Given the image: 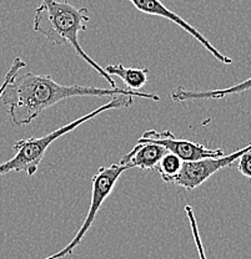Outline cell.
Listing matches in <instances>:
<instances>
[{"label":"cell","instance_id":"cell-1","mask_svg":"<svg viewBox=\"0 0 251 259\" xmlns=\"http://www.w3.org/2000/svg\"><path fill=\"white\" fill-rule=\"evenodd\" d=\"M133 96L145 100L159 101L156 94L133 91L129 89H99L83 85H61L49 75L25 72L15 76L9 82L2 95L3 106L8 107V115L15 126L29 125L39 117L44 110L54 106L63 100L74 96Z\"/></svg>","mask_w":251,"mask_h":259},{"label":"cell","instance_id":"cell-2","mask_svg":"<svg viewBox=\"0 0 251 259\" xmlns=\"http://www.w3.org/2000/svg\"><path fill=\"white\" fill-rule=\"evenodd\" d=\"M89 21L90 15L86 8H77L67 2L42 0L40 7L35 10L34 30L53 44L71 47L84 61L96 70L114 89L117 83L113 77L84 51L79 42V32L85 30Z\"/></svg>","mask_w":251,"mask_h":259},{"label":"cell","instance_id":"cell-3","mask_svg":"<svg viewBox=\"0 0 251 259\" xmlns=\"http://www.w3.org/2000/svg\"><path fill=\"white\" fill-rule=\"evenodd\" d=\"M134 97L133 96H125V95H118L113 96L112 100L106 104L101 105L96 110L91 111L90 113L82 116V117L77 118L73 122L67 123V125L61 126L55 131L50 132V134L45 135L43 137H30L28 140H20L14 145L15 155L10 160H8L4 163L0 164V176L9 172H25L28 176H34L38 171L40 162L44 158L47 150L54 141L61 137L63 135L69 134V132L74 131L75 128L79 127L80 125L89 120H93L95 116L99 113L107 111V110H117V109H128V107L133 106Z\"/></svg>","mask_w":251,"mask_h":259},{"label":"cell","instance_id":"cell-4","mask_svg":"<svg viewBox=\"0 0 251 259\" xmlns=\"http://www.w3.org/2000/svg\"><path fill=\"white\" fill-rule=\"evenodd\" d=\"M126 169L129 168L126 166H124V164L114 163L110 164V166L107 167H100V168L96 171V174L94 175L93 178H91L90 208H89L88 213H86V217L85 220H84L83 225L80 226L79 231L77 232V234H75V237L73 238V241L70 242L66 247H64L63 249L54 253L50 257L45 259H63L67 257V255L73 254L75 248L82 243L85 234L88 233L89 229L93 226L94 221H95L102 203H104V202L106 201L107 197L112 194L118 180Z\"/></svg>","mask_w":251,"mask_h":259},{"label":"cell","instance_id":"cell-5","mask_svg":"<svg viewBox=\"0 0 251 259\" xmlns=\"http://www.w3.org/2000/svg\"><path fill=\"white\" fill-rule=\"evenodd\" d=\"M250 150L251 144L247 145L246 147L235 151L230 155H224L221 157L185 161L183 162L182 169L179 171V174L167 178L166 182L180 186V187L185 188L188 191H193L195 188L200 187L202 183L206 182L210 177L214 176L220 169L231 166L235 161H239V158Z\"/></svg>","mask_w":251,"mask_h":259},{"label":"cell","instance_id":"cell-6","mask_svg":"<svg viewBox=\"0 0 251 259\" xmlns=\"http://www.w3.org/2000/svg\"><path fill=\"white\" fill-rule=\"evenodd\" d=\"M136 144H155L163 146L169 152L176 155L183 162L224 156L223 148L211 150V148H207L206 146L196 144V142L188 141V140H177L169 130H165V131H155V130L145 131L144 135L137 140Z\"/></svg>","mask_w":251,"mask_h":259},{"label":"cell","instance_id":"cell-7","mask_svg":"<svg viewBox=\"0 0 251 259\" xmlns=\"http://www.w3.org/2000/svg\"><path fill=\"white\" fill-rule=\"evenodd\" d=\"M129 2L134 5L135 9L144 13V14L159 16V18H164L166 19V20H170L174 24H176V25L180 26L183 30H185L188 34H190L191 36L195 37L202 47L206 49V50L209 51L217 60L220 61V63L225 65H230L233 63L231 58L221 54L214 45L210 44L209 40H207L200 31L196 30L193 25H190V24H189L185 19H183L182 16L177 15L176 13H174L172 10H170L169 8H166L160 0H129Z\"/></svg>","mask_w":251,"mask_h":259},{"label":"cell","instance_id":"cell-8","mask_svg":"<svg viewBox=\"0 0 251 259\" xmlns=\"http://www.w3.org/2000/svg\"><path fill=\"white\" fill-rule=\"evenodd\" d=\"M169 151L163 146L155 144H136L133 150L126 153L119 163L130 168L154 169L159 164L163 156Z\"/></svg>","mask_w":251,"mask_h":259},{"label":"cell","instance_id":"cell-9","mask_svg":"<svg viewBox=\"0 0 251 259\" xmlns=\"http://www.w3.org/2000/svg\"><path fill=\"white\" fill-rule=\"evenodd\" d=\"M251 89V77L250 79L242 81V82L236 83L229 89L224 90H212V91H190L185 90L183 86H179L171 93V99L174 101L183 102V101H191V100H206V99H223L228 95L233 94L244 93V91Z\"/></svg>","mask_w":251,"mask_h":259},{"label":"cell","instance_id":"cell-10","mask_svg":"<svg viewBox=\"0 0 251 259\" xmlns=\"http://www.w3.org/2000/svg\"><path fill=\"white\" fill-rule=\"evenodd\" d=\"M104 70L110 76L120 77L126 85V89L133 91L141 90L147 85L149 77V70L147 67L136 69V67H125L123 64H117L107 65Z\"/></svg>","mask_w":251,"mask_h":259},{"label":"cell","instance_id":"cell-11","mask_svg":"<svg viewBox=\"0 0 251 259\" xmlns=\"http://www.w3.org/2000/svg\"><path fill=\"white\" fill-rule=\"evenodd\" d=\"M183 161L177 157L176 155L171 152H166L165 155L163 156L159 164L156 166V169L160 174L161 178H163L164 182H166L167 178L175 176V175L179 174V171L182 169Z\"/></svg>","mask_w":251,"mask_h":259},{"label":"cell","instance_id":"cell-12","mask_svg":"<svg viewBox=\"0 0 251 259\" xmlns=\"http://www.w3.org/2000/svg\"><path fill=\"white\" fill-rule=\"evenodd\" d=\"M185 213H186V217H188V220H189V225H190L194 243H195V247H196V250H198V253H199V257H200V259H206L204 244H202L200 233H199L198 222H196V217H195V213H194L193 207L185 206Z\"/></svg>","mask_w":251,"mask_h":259},{"label":"cell","instance_id":"cell-13","mask_svg":"<svg viewBox=\"0 0 251 259\" xmlns=\"http://www.w3.org/2000/svg\"><path fill=\"white\" fill-rule=\"evenodd\" d=\"M26 66L25 61H23V59L21 58H15L14 61H13L12 66H10L9 71L7 72V75H5V79L3 81V83L0 85V99H2V95L3 93H4V90L7 89V86L9 85V82L14 79L15 76H18L19 71H20L21 69H24V67Z\"/></svg>","mask_w":251,"mask_h":259},{"label":"cell","instance_id":"cell-14","mask_svg":"<svg viewBox=\"0 0 251 259\" xmlns=\"http://www.w3.org/2000/svg\"><path fill=\"white\" fill-rule=\"evenodd\" d=\"M237 169H239V172L242 176L250 178L251 180V150L245 152L244 155L239 158Z\"/></svg>","mask_w":251,"mask_h":259}]
</instances>
